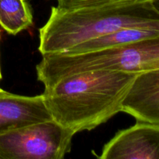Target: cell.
<instances>
[{"mask_svg":"<svg viewBox=\"0 0 159 159\" xmlns=\"http://www.w3.org/2000/svg\"><path fill=\"white\" fill-rule=\"evenodd\" d=\"M138 73L88 71L46 86L45 105L52 119L75 133L92 130L120 112Z\"/></svg>","mask_w":159,"mask_h":159,"instance_id":"obj_1","label":"cell"},{"mask_svg":"<svg viewBox=\"0 0 159 159\" xmlns=\"http://www.w3.org/2000/svg\"><path fill=\"white\" fill-rule=\"evenodd\" d=\"M129 27L159 28V12L150 0L73 10L52 6L49 19L39 30L38 50L42 55L63 53Z\"/></svg>","mask_w":159,"mask_h":159,"instance_id":"obj_2","label":"cell"},{"mask_svg":"<svg viewBox=\"0 0 159 159\" xmlns=\"http://www.w3.org/2000/svg\"><path fill=\"white\" fill-rule=\"evenodd\" d=\"M75 134L54 120L8 130L0 134V159H62Z\"/></svg>","mask_w":159,"mask_h":159,"instance_id":"obj_3","label":"cell"},{"mask_svg":"<svg viewBox=\"0 0 159 159\" xmlns=\"http://www.w3.org/2000/svg\"><path fill=\"white\" fill-rule=\"evenodd\" d=\"M101 159H159V125L137 121L102 148Z\"/></svg>","mask_w":159,"mask_h":159,"instance_id":"obj_4","label":"cell"},{"mask_svg":"<svg viewBox=\"0 0 159 159\" xmlns=\"http://www.w3.org/2000/svg\"><path fill=\"white\" fill-rule=\"evenodd\" d=\"M51 120L43 94L20 96L0 88V134Z\"/></svg>","mask_w":159,"mask_h":159,"instance_id":"obj_5","label":"cell"},{"mask_svg":"<svg viewBox=\"0 0 159 159\" xmlns=\"http://www.w3.org/2000/svg\"><path fill=\"white\" fill-rule=\"evenodd\" d=\"M137 121L159 125V68L138 73L122 104Z\"/></svg>","mask_w":159,"mask_h":159,"instance_id":"obj_6","label":"cell"},{"mask_svg":"<svg viewBox=\"0 0 159 159\" xmlns=\"http://www.w3.org/2000/svg\"><path fill=\"white\" fill-rule=\"evenodd\" d=\"M157 37H159L158 27L124 28L112 34L79 43L63 53L73 54L91 52Z\"/></svg>","mask_w":159,"mask_h":159,"instance_id":"obj_7","label":"cell"},{"mask_svg":"<svg viewBox=\"0 0 159 159\" xmlns=\"http://www.w3.org/2000/svg\"><path fill=\"white\" fill-rule=\"evenodd\" d=\"M33 9L27 0H0V26L16 35L32 26Z\"/></svg>","mask_w":159,"mask_h":159,"instance_id":"obj_8","label":"cell"},{"mask_svg":"<svg viewBox=\"0 0 159 159\" xmlns=\"http://www.w3.org/2000/svg\"><path fill=\"white\" fill-rule=\"evenodd\" d=\"M135 1L138 0H57V7L62 10H73L82 8L99 7Z\"/></svg>","mask_w":159,"mask_h":159,"instance_id":"obj_9","label":"cell"},{"mask_svg":"<svg viewBox=\"0 0 159 159\" xmlns=\"http://www.w3.org/2000/svg\"><path fill=\"white\" fill-rule=\"evenodd\" d=\"M152 4L153 5L154 7L157 9V11L159 12V0H150Z\"/></svg>","mask_w":159,"mask_h":159,"instance_id":"obj_10","label":"cell"},{"mask_svg":"<svg viewBox=\"0 0 159 159\" xmlns=\"http://www.w3.org/2000/svg\"><path fill=\"white\" fill-rule=\"evenodd\" d=\"M0 39H1V30H0ZM2 75V71H1V65H0V81H1Z\"/></svg>","mask_w":159,"mask_h":159,"instance_id":"obj_11","label":"cell"}]
</instances>
